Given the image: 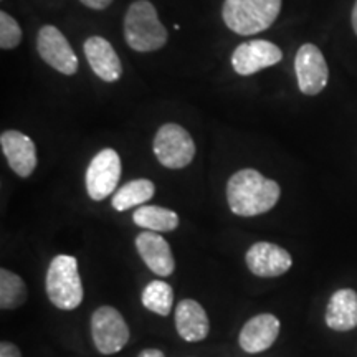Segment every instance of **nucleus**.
<instances>
[{
	"mask_svg": "<svg viewBox=\"0 0 357 357\" xmlns=\"http://www.w3.org/2000/svg\"><path fill=\"white\" fill-rule=\"evenodd\" d=\"M248 270L260 278H276L284 275L293 265L288 250L270 242H257L245 255Z\"/></svg>",
	"mask_w": 357,
	"mask_h": 357,
	"instance_id": "11",
	"label": "nucleus"
},
{
	"mask_svg": "<svg viewBox=\"0 0 357 357\" xmlns=\"http://www.w3.org/2000/svg\"><path fill=\"white\" fill-rule=\"evenodd\" d=\"M121 178V158L111 147H106L91 159L86 169V192L96 202H101L116 190Z\"/></svg>",
	"mask_w": 357,
	"mask_h": 357,
	"instance_id": "7",
	"label": "nucleus"
},
{
	"mask_svg": "<svg viewBox=\"0 0 357 357\" xmlns=\"http://www.w3.org/2000/svg\"><path fill=\"white\" fill-rule=\"evenodd\" d=\"M137 357H166V354H164L162 351L153 349V347H149V349L141 351L139 356H137Z\"/></svg>",
	"mask_w": 357,
	"mask_h": 357,
	"instance_id": "25",
	"label": "nucleus"
},
{
	"mask_svg": "<svg viewBox=\"0 0 357 357\" xmlns=\"http://www.w3.org/2000/svg\"><path fill=\"white\" fill-rule=\"evenodd\" d=\"M132 220L141 229L158 231H172L178 227V215L171 208L159 207V205H141L132 213Z\"/></svg>",
	"mask_w": 357,
	"mask_h": 357,
	"instance_id": "18",
	"label": "nucleus"
},
{
	"mask_svg": "<svg viewBox=\"0 0 357 357\" xmlns=\"http://www.w3.org/2000/svg\"><path fill=\"white\" fill-rule=\"evenodd\" d=\"M324 319L333 331L346 333L357 328V293L354 289H337L329 298Z\"/></svg>",
	"mask_w": 357,
	"mask_h": 357,
	"instance_id": "17",
	"label": "nucleus"
},
{
	"mask_svg": "<svg viewBox=\"0 0 357 357\" xmlns=\"http://www.w3.org/2000/svg\"><path fill=\"white\" fill-rule=\"evenodd\" d=\"M294 73L303 95H319L329 79V68L323 52L312 43H305L300 47L294 56Z\"/></svg>",
	"mask_w": 357,
	"mask_h": 357,
	"instance_id": "8",
	"label": "nucleus"
},
{
	"mask_svg": "<svg viewBox=\"0 0 357 357\" xmlns=\"http://www.w3.org/2000/svg\"><path fill=\"white\" fill-rule=\"evenodd\" d=\"M153 149L159 162L167 169H184L195 155V144L189 131L176 123L159 128Z\"/></svg>",
	"mask_w": 357,
	"mask_h": 357,
	"instance_id": "5",
	"label": "nucleus"
},
{
	"mask_svg": "<svg viewBox=\"0 0 357 357\" xmlns=\"http://www.w3.org/2000/svg\"><path fill=\"white\" fill-rule=\"evenodd\" d=\"M280 319L270 312L250 318L240 331L238 344L248 354H258L270 349L280 334Z\"/></svg>",
	"mask_w": 357,
	"mask_h": 357,
	"instance_id": "12",
	"label": "nucleus"
},
{
	"mask_svg": "<svg viewBox=\"0 0 357 357\" xmlns=\"http://www.w3.org/2000/svg\"><path fill=\"white\" fill-rule=\"evenodd\" d=\"M37 50L42 60L63 75L78 71V56L65 38V35L53 25H43L37 35Z\"/></svg>",
	"mask_w": 357,
	"mask_h": 357,
	"instance_id": "9",
	"label": "nucleus"
},
{
	"mask_svg": "<svg viewBox=\"0 0 357 357\" xmlns=\"http://www.w3.org/2000/svg\"><path fill=\"white\" fill-rule=\"evenodd\" d=\"M281 189L278 182L266 178L255 169H242L229 178L227 202L231 213L238 217H257L278 204Z\"/></svg>",
	"mask_w": 357,
	"mask_h": 357,
	"instance_id": "1",
	"label": "nucleus"
},
{
	"mask_svg": "<svg viewBox=\"0 0 357 357\" xmlns=\"http://www.w3.org/2000/svg\"><path fill=\"white\" fill-rule=\"evenodd\" d=\"M142 306L159 316H169L174 306V289L162 280H154L141 294Z\"/></svg>",
	"mask_w": 357,
	"mask_h": 357,
	"instance_id": "21",
	"label": "nucleus"
},
{
	"mask_svg": "<svg viewBox=\"0 0 357 357\" xmlns=\"http://www.w3.org/2000/svg\"><path fill=\"white\" fill-rule=\"evenodd\" d=\"M91 337L98 352L116 354L128 344L129 328L123 314L113 306H101L91 314Z\"/></svg>",
	"mask_w": 357,
	"mask_h": 357,
	"instance_id": "6",
	"label": "nucleus"
},
{
	"mask_svg": "<svg viewBox=\"0 0 357 357\" xmlns=\"http://www.w3.org/2000/svg\"><path fill=\"white\" fill-rule=\"evenodd\" d=\"M0 357H22V352L12 342H2L0 344Z\"/></svg>",
	"mask_w": 357,
	"mask_h": 357,
	"instance_id": "23",
	"label": "nucleus"
},
{
	"mask_svg": "<svg viewBox=\"0 0 357 357\" xmlns=\"http://www.w3.org/2000/svg\"><path fill=\"white\" fill-rule=\"evenodd\" d=\"M281 0H225L222 17L231 32L257 35L278 19Z\"/></svg>",
	"mask_w": 357,
	"mask_h": 357,
	"instance_id": "3",
	"label": "nucleus"
},
{
	"mask_svg": "<svg viewBox=\"0 0 357 357\" xmlns=\"http://www.w3.org/2000/svg\"><path fill=\"white\" fill-rule=\"evenodd\" d=\"M29 298L25 281L13 271L2 268L0 270V307L2 310H17L25 305Z\"/></svg>",
	"mask_w": 357,
	"mask_h": 357,
	"instance_id": "20",
	"label": "nucleus"
},
{
	"mask_svg": "<svg viewBox=\"0 0 357 357\" xmlns=\"http://www.w3.org/2000/svg\"><path fill=\"white\" fill-rule=\"evenodd\" d=\"M0 146L8 166L17 176L29 177L37 167V147L29 136L20 131H3Z\"/></svg>",
	"mask_w": 357,
	"mask_h": 357,
	"instance_id": "13",
	"label": "nucleus"
},
{
	"mask_svg": "<svg viewBox=\"0 0 357 357\" xmlns=\"http://www.w3.org/2000/svg\"><path fill=\"white\" fill-rule=\"evenodd\" d=\"M45 289L48 300L58 310H77L84 296L77 258L71 255H56L53 258L45 278Z\"/></svg>",
	"mask_w": 357,
	"mask_h": 357,
	"instance_id": "4",
	"label": "nucleus"
},
{
	"mask_svg": "<svg viewBox=\"0 0 357 357\" xmlns=\"http://www.w3.org/2000/svg\"><path fill=\"white\" fill-rule=\"evenodd\" d=\"M79 2L88 8H93V10H105L106 7L111 6L113 0H79Z\"/></svg>",
	"mask_w": 357,
	"mask_h": 357,
	"instance_id": "24",
	"label": "nucleus"
},
{
	"mask_svg": "<svg viewBox=\"0 0 357 357\" xmlns=\"http://www.w3.org/2000/svg\"><path fill=\"white\" fill-rule=\"evenodd\" d=\"M22 42V30L19 22L7 12H0V48L13 50Z\"/></svg>",
	"mask_w": 357,
	"mask_h": 357,
	"instance_id": "22",
	"label": "nucleus"
},
{
	"mask_svg": "<svg viewBox=\"0 0 357 357\" xmlns=\"http://www.w3.org/2000/svg\"><path fill=\"white\" fill-rule=\"evenodd\" d=\"M176 328L187 342H200L208 336L211 323L202 305L195 300H182L176 307Z\"/></svg>",
	"mask_w": 357,
	"mask_h": 357,
	"instance_id": "16",
	"label": "nucleus"
},
{
	"mask_svg": "<svg viewBox=\"0 0 357 357\" xmlns=\"http://www.w3.org/2000/svg\"><path fill=\"white\" fill-rule=\"evenodd\" d=\"M124 38L134 52H155L167 43V30L149 0H136L124 17Z\"/></svg>",
	"mask_w": 357,
	"mask_h": 357,
	"instance_id": "2",
	"label": "nucleus"
},
{
	"mask_svg": "<svg viewBox=\"0 0 357 357\" xmlns=\"http://www.w3.org/2000/svg\"><path fill=\"white\" fill-rule=\"evenodd\" d=\"M351 20H352V29H354V32L357 35V0H356V3H354V8H352Z\"/></svg>",
	"mask_w": 357,
	"mask_h": 357,
	"instance_id": "26",
	"label": "nucleus"
},
{
	"mask_svg": "<svg viewBox=\"0 0 357 357\" xmlns=\"http://www.w3.org/2000/svg\"><path fill=\"white\" fill-rule=\"evenodd\" d=\"M155 192V185L149 178H134L129 181L128 184H124L121 189L116 190L113 195V205L114 211L118 212H126L132 207H141L147 200L153 199Z\"/></svg>",
	"mask_w": 357,
	"mask_h": 357,
	"instance_id": "19",
	"label": "nucleus"
},
{
	"mask_svg": "<svg viewBox=\"0 0 357 357\" xmlns=\"http://www.w3.org/2000/svg\"><path fill=\"white\" fill-rule=\"evenodd\" d=\"M281 58H283V52L275 43L268 40H250L238 45L231 53V66L238 75L248 77V75L258 73L280 63Z\"/></svg>",
	"mask_w": 357,
	"mask_h": 357,
	"instance_id": "10",
	"label": "nucleus"
},
{
	"mask_svg": "<svg viewBox=\"0 0 357 357\" xmlns=\"http://www.w3.org/2000/svg\"><path fill=\"white\" fill-rule=\"evenodd\" d=\"M136 250L153 273L158 276H169L176 270L171 245L158 231H141L136 236Z\"/></svg>",
	"mask_w": 357,
	"mask_h": 357,
	"instance_id": "14",
	"label": "nucleus"
},
{
	"mask_svg": "<svg viewBox=\"0 0 357 357\" xmlns=\"http://www.w3.org/2000/svg\"><path fill=\"white\" fill-rule=\"evenodd\" d=\"M84 56L98 78L106 83H114L121 78L123 65L113 45L102 37H89L83 45Z\"/></svg>",
	"mask_w": 357,
	"mask_h": 357,
	"instance_id": "15",
	"label": "nucleus"
}]
</instances>
